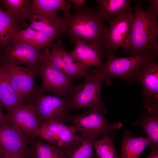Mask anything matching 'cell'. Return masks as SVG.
Listing matches in <instances>:
<instances>
[{"instance_id":"1","label":"cell","mask_w":158,"mask_h":158,"mask_svg":"<svg viewBox=\"0 0 158 158\" xmlns=\"http://www.w3.org/2000/svg\"><path fill=\"white\" fill-rule=\"evenodd\" d=\"M158 17L144 10L139 1L133 11L128 44L123 53L129 56L152 53L157 56Z\"/></svg>"},{"instance_id":"2","label":"cell","mask_w":158,"mask_h":158,"mask_svg":"<svg viewBox=\"0 0 158 158\" xmlns=\"http://www.w3.org/2000/svg\"><path fill=\"white\" fill-rule=\"evenodd\" d=\"M64 16L66 33L70 41L79 40L88 43L107 53L105 48L108 31L95 10L85 6Z\"/></svg>"},{"instance_id":"3","label":"cell","mask_w":158,"mask_h":158,"mask_svg":"<svg viewBox=\"0 0 158 158\" xmlns=\"http://www.w3.org/2000/svg\"><path fill=\"white\" fill-rule=\"evenodd\" d=\"M114 53H107L106 62L99 68L94 69L96 74L107 85L114 78L128 82H137V77L145 65L156 59L157 56L149 53L138 56L120 57Z\"/></svg>"},{"instance_id":"4","label":"cell","mask_w":158,"mask_h":158,"mask_svg":"<svg viewBox=\"0 0 158 158\" xmlns=\"http://www.w3.org/2000/svg\"><path fill=\"white\" fill-rule=\"evenodd\" d=\"M107 113L103 103L90 108L88 111L82 114L73 116L70 114L66 122L72 123L77 132L81 133V135L98 140L99 136L119 130L123 125L121 122H108L104 117Z\"/></svg>"},{"instance_id":"5","label":"cell","mask_w":158,"mask_h":158,"mask_svg":"<svg viewBox=\"0 0 158 158\" xmlns=\"http://www.w3.org/2000/svg\"><path fill=\"white\" fill-rule=\"evenodd\" d=\"M49 52L48 47L45 48L41 61L35 70L36 75L42 81L39 91L50 92L55 95L68 98L73 79L51 63L48 58Z\"/></svg>"},{"instance_id":"6","label":"cell","mask_w":158,"mask_h":158,"mask_svg":"<svg viewBox=\"0 0 158 158\" xmlns=\"http://www.w3.org/2000/svg\"><path fill=\"white\" fill-rule=\"evenodd\" d=\"M83 82L73 85L68 98L71 111L90 108L104 103L102 97L101 88L103 82L94 69L88 70Z\"/></svg>"},{"instance_id":"7","label":"cell","mask_w":158,"mask_h":158,"mask_svg":"<svg viewBox=\"0 0 158 158\" xmlns=\"http://www.w3.org/2000/svg\"><path fill=\"white\" fill-rule=\"evenodd\" d=\"M31 104L42 124L53 121L65 123L72 111L68 98L40 92Z\"/></svg>"},{"instance_id":"8","label":"cell","mask_w":158,"mask_h":158,"mask_svg":"<svg viewBox=\"0 0 158 158\" xmlns=\"http://www.w3.org/2000/svg\"><path fill=\"white\" fill-rule=\"evenodd\" d=\"M11 86L25 104H30L40 92L35 84V69L0 61Z\"/></svg>"},{"instance_id":"9","label":"cell","mask_w":158,"mask_h":158,"mask_svg":"<svg viewBox=\"0 0 158 158\" xmlns=\"http://www.w3.org/2000/svg\"><path fill=\"white\" fill-rule=\"evenodd\" d=\"M41 50L20 39L14 38L0 51V61L16 65H25L35 70L42 59Z\"/></svg>"},{"instance_id":"10","label":"cell","mask_w":158,"mask_h":158,"mask_svg":"<svg viewBox=\"0 0 158 158\" xmlns=\"http://www.w3.org/2000/svg\"><path fill=\"white\" fill-rule=\"evenodd\" d=\"M137 82L142 87L144 108L148 112L158 108V64L156 59L145 65Z\"/></svg>"},{"instance_id":"11","label":"cell","mask_w":158,"mask_h":158,"mask_svg":"<svg viewBox=\"0 0 158 158\" xmlns=\"http://www.w3.org/2000/svg\"><path fill=\"white\" fill-rule=\"evenodd\" d=\"M133 11L112 18L107 35L105 48L107 53L114 54L120 48L127 47L132 18Z\"/></svg>"},{"instance_id":"12","label":"cell","mask_w":158,"mask_h":158,"mask_svg":"<svg viewBox=\"0 0 158 158\" xmlns=\"http://www.w3.org/2000/svg\"><path fill=\"white\" fill-rule=\"evenodd\" d=\"M7 121L20 131L28 140L36 137L41 122L32 104H24L8 113Z\"/></svg>"},{"instance_id":"13","label":"cell","mask_w":158,"mask_h":158,"mask_svg":"<svg viewBox=\"0 0 158 158\" xmlns=\"http://www.w3.org/2000/svg\"><path fill=\"white\" fill-rule=\"evenodd\" d=\"M51 48L48 58L54 66L73 79L86 76L88 70L75 61L70 53L65 50L60 40H54Z\"/></svg>"},{"instance_id":"14","label":"cell","mask_w":158,"mask_h":158,"mask_svg":"<svg viewBox=\"0 0 158 158\" xmlns=\"http://www.w3.org/2000/svg\"><path fill=\"white\" fill-rule=\"evenodd\" d=\"M76 130L73 125L53 121L42 123L36 136L59 147H64L69 142L78 138Z\"/></svg>"},{"instance_id":"15","label":"cell","mask_w":158,"mask_h":158,"mask_svg":"<svg viewBox=\"0 0 158 158\" xmlns=\"http://www.w3.org/2000/svg\"><path fill=\"white\" fill-rule=\"evenodd\" d=\"M28 19L30 21L29 27L43 32L54 41L66 33L64 19L57 13H30Z\"/></svg>"},{"instance_id":"16","label":"cell","mask_w":158,"mask_h":158,"mask_svg":"<svg viewBox=\"0 0 158 158\" xmlns=\"http://www.w3.org/2000/svg\"><path fill=\"white\" fill-rule=\"evenodd\" d=\"M25 137L12 125L7 122L0 126V156L28 150Z\"/></svg>"},{"instance_id":"17","label":"cell","mask_w":158,"mask_h":158,"mask_svg":"<svg viewBox=\"0 0 158 158\" xmlns=\"http://www.w3.org/2000/svg\"><path fill=\"white\" fill-rule=\"evenodd\" d=\"M75 46L70 52L75 61L86 70L91 67L97 68L102 65V58L107 54L93 45L79 40L74 42Z\"/></svg>"},{"instance_id":"18","label":"cell","mask_w":158,"mask_h":158,"mask_svg":"<svg viewBox=\"0 0 158 158\" xmlns=\"http://www.w3.org/2000/svg\"><path fill=\"white\" fill-rule=\"evenodd\" d=\"M98 140L80 135L62 149L67 158H97L93 151V147Z\"/></svg>"},{"instance_id":"19","label":"cell","mask_w":158,"mask_h":158,"mask_svg":"<svg viewBox=\"0 0 158 158\" xmlns=\"http://www.w3.org/2000/svg\"><path fill=\"white\" fill-rule=\"evenodd\" d=\"M0 103L8 113L20 106L25 104L11 86L5 71L0 65Z\"/></svg>"},{"instance_id":"20","label":"cell","mask_w":158,"mask_h":158,"mask_svg":"<svg viewBox=\"0 0 158 158\" xmlns=\"http://www.w3.org/2000/svg\"><path fill=\"white\" fill-rule=\"evenodd\" d=\"M121 154L120 158H138L151 142L147 137H135L125 130L122 138Z\"/></svg>"},{"instance_id":"21","label":"cell","mask_w":158,"mask_h":158,"mask_svg":"<svg viewBox=\"0 0 158 158\" xmlns=\"http://www.w3.org/2000/svg\"><path fill=\"white\" fill-rule=\"evenodd\" d=\"M68 0H32L30 1V11L33 14H52L57 13L60 10L64 14V16L71 13L72 7Z\"/></svg>"},{"instance_id":"22","label":"cell","mask_w":158,"mask_h":158,"mask_svg":"<svg viewBox=\"0 0 158 158\" xmlns=\"http://www.w3.org/2000/svg\"><path fill=\"white\" fill-rule=\"evenodd\" d=\"M95 10L104 20L109 21L113 17L118 16L132 11L129 0H97Z\"/></svg>"},{"instance_id":"23","label":"cell","mask_w":158,"mask_h":158,"mask_svg":"<svg viewBox=\"0 0 158 158\" xmlns=\"http://www.w3.org/2000/svg\"><path fill=\"white\" fill-rule=\"evenodd\" d=\"M36 137L28 140L27 158H67L64 151Z\"/></svg>"},{"instance_id":"24","label":"cell","mask_w":158,"mask_h":158,"mask_svg":"<svg viewBox=\"0 0 158 158\" xmlns=\"http://www.w3.org/2000/svg\"><path fill=\"white\" fill-rule=\"evenodd\" d=\"M22 30L11 13L0 5V51L11 42L17 33Z\"/></svg>"},{"instance_id":"25","label":"cell","mask_w":158,"mask_h":158,"mask_svg":"<svg viewBox=\"0 0 158 158\" xmlns=\"http://www.w3.org/2000/svg\"><path fill=\"white\" fill-rule=\"evenodd\" d=\"M14 38L41 50L44 48L51 47L54 41L43 32L29 26L17 33Z\"/></svg>"},{"instance_id":"26","label":"cell","mask_w":158,"mask_h":158,"mask_svg":"<svg viewBox=\"0 0 158 158\" xmlns=\"http://www.w3.org/2000/svg\"><path fill=\"white\" fill-rule=\"evenodd\" d=\"M140 116V119L133 124L140 126L151 142L158 145V108Z\"/></svg>"},{"instance_id":"27","label":"cell","mask_w":158,"mask_h":158,"mask_svg":"<svg viewBox=\"0 0 158 158\" xmlns=\"http://www.w3.org/2000/svg\"><path fill=\"white\" fill-rule=\"evenodd\" d=\"M116 134L113 131L104 135L94 144L97 158H120L114 144Z\"/></svg>"},{"instance_id":"28","label":"cell","mask_w":158,"mask_h":158,"mask_svg":"<svg viewBox=\"0 0 158 158\" xmlns=\"http://www.w3.org/2000/svg\"><path fill=\"white\" fill-rule=\"evenodd\" d=\"M30 0H2L0 1L7 10L20 24L28 19L30 14Z\"/></svg>"},{"instance_id":"29","label":"cell","mask_w":158,"mask_h":158,"mask_svg":"<svg viewBox=\"0 0 158 158\" xmlns=\"http://www.w3.org/2000/svg\"><path fill=\"white\" fill-rule=\"evenodd\" d=\"M28 150L13 153L4 156H0V158H26Z\"/></svg>"},{"instance_id":"30","label":"cell","mask_w":158,"mask_h":158,"mask_svg":"<svg viewBox=\"0 0 158 158\" xmlns=\"http://www.w3.org/2000/svg\"><path fill=\"white\" fill-rule=\"evenodd\" d=\"M149 1L151 2V4L147 10L158 17V1L151 0Z\"/></svg>"},{"instance_id":"31","label":"cell","mask_w":158,"mask_h":158,"mask_svg":"<svg viewBox=\"0 0 158 158\" xmlns=\"http://www.w3.org/2000/svg\"><path fill=\"white\" fill-rule=\"evenodd\" d=\"M149 145L151 152L146 158H158V145L152 142Z\"/></svg>"},{"instance_id":"32","label":"cell","mask_w":158,"mask_h":158,"mask_svg":"<svg viewBox=\"0 0 158 158\" xmlns=\"http://www.w3.org/2000/svg\"><path fill=\"white\" fill-rule=\"evenodd\" d=\"M74 4V8L75 11H78L85 6V0H68Z\"/></svg>"},{"instance_id":"33","label":"cell","mask_w":158,"mask_h":158,"mask_svg":"<svg viewBox=\"0 0 158 158\" xmlns=\"http://www.w3.org/2000/svg\"><path fill=\"white\" fill-rule=\"evenodd\" d=\"M1 105L0 103V126L7 122L6 116L3 114L1 108Z\"/></svg>"},{"instance_id":"34","label":"cell","mask_w":158,"mask_h":158,"mask_svg":"<svg viewBox=\"0 0 158 158\" xmlns=\"http://www.w3.org/2000/svg\"><path fill=\"white\" fill-rule=\"evenodd\" d=\"M26 158H27V156H26Z\"/></svg>"},{"instance_id":"35","label":"cell","mask_w":158,"mask_h":158,"mask_svg":"<svg viewBox=\"0 0 158 158\" xmlns=\"http://www.w3.org/2000/svg\"></svg>"}]
</instances>
